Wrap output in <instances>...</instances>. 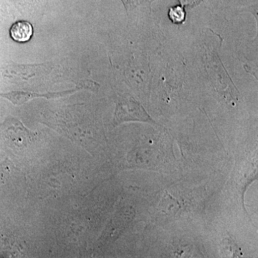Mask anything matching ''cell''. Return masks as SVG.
Returning a JSON list of instances; mask_svg holds the SVG:
<instances>
[{"label":"cell","instance_id":"6da1fadb","mask_svg":"<svg viewBox=\"0 0 258 258\" xmlns=\"http://www.w3.org/2000/svg\"><path fill=\"white\" fill-rule=\"evenodd\" d=\"M125 121H142L154 123L143 106L132 97L123 98L115 108L113 124L116 125Z\"/></svg>","mask_w":258,"mask_h":258},{"label":"cell","instance_id":"7a4b0ae2","mask_svg":"<svg viewBox=\"0 0 258 258\" xmlns=\"http://www.w3.org/2000/svg\"><path fill=\"white\" fill-rule=\"evenodd\" d=\"M10 36L18 42H26L31 39L33 34V28L28 21L21 20L13 24L10 28Z\"/></svg>","mask_w":258,"mask_h":258},{"label":"cell","instance_id":"3957f363","mask_svg":"<svg viewBox=\"0 0 258 258\" xmlns=\"http://www.w3.org/2000/svg\"><path fill=\"white\" fill-rule=\"evenodd\" d=\"M70 92L72 91H67L64 93H46V94H37V93H27V92H18L15 93L14 94L10 95L8 98L13 101V103L16 105H22L26 103L29 100L37 97H44V98H56V97H60L64 95L69 94Z\"/></svg>","mask_w":258,"mask_h":258},{"label":"cell","instance_id":"277c9868","mask_svg":"<svg viewBox=\"0 0 258 258\" xmlns=\"http://www.w3.org/2000/svg\"><path fill=\"white\" fill-rule=\"evenodd\" d=\"M169 19L175 24L184 23L186 19V13L181 6L173 7L169 11Z\"/></svg>","mask_w":258,"mask_h":258},{"label":"cell","instance_id":"5b68a950","mask_svg":"<svg viewBox=\"0 0 258 258\" xmlns=\"http://www.w3.org/2000/svg\"><path fill=\"white\" fill-rule=\"evenodd\" d=\"M10 164L8 160L0 164V186L6 181L7 177L10 174Z\"/></svg>","mask_w":258,"mask_h":258},{"label":"cell","instance_id":"8992f818","mask_svg":"<svg viewBox=\"0 0 258 258\" xmlns=\"http://www.w3.org/2000/svg\"><path fill=\"white\" fill-rule=\"evenodd\" d=\"M127 11L133 10L139 4V0H122Z\"/></svg>","mask_w":258,"mask_h":258},{"label":"cell","instance_id":"52a82bcc","mask_svg":"<svg viewBox=\"0 0 258 258\" xmlns=\"http://www.w3.org/2000/svg\"><path fill=\"white\" fill-rule=\"evenodd\" d=\"M202 0H179L182 6L193 7L196 6L201 3Z\"/></svg>","mask_w":258,"mask_h":258}]
</instances>
